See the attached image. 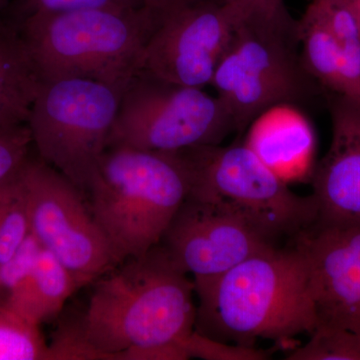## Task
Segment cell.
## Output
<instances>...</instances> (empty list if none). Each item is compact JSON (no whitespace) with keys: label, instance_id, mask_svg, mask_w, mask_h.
Masks as SVG:
<instances>
[{"label":"cell","instance_id":"17","mask_svg":"<svg viewBox=\"0 0 360 360\" xmlns=\"http://www.w3.org/2000/svg\"><path fill=\"white\" fill-rule=\"evenodd\" d=\"M297 32L303 65L310 77L323 91L354 98L340 47L323 18L311 4L302 20H297Z\"/></svg>","mask_w":360,"mask_h":360},{"label":"cell","instance_id":"19","mask_svg":"<svg viewBox=\"0 0 360 360\" xmlns=\"http://www.w3.org/2000/svg\"><path fill=\"white\" fill-rule=\"evenodd\" d=\"M0 360H49L40 324L6 300L0 302Z\"/></svg>","mask_w":360,"mask_h":360},{"label":"cell","instance_id":"15","mask_svg":"<svg viewBox=\"0 0 360 360\" xmlns=\"http://www.w3.org/2000/svg\"><path fill=\"white\" fill-rule=\"evenodd\" d=\"M42 78L15 25L0 20V130L27 124Z\"/></svg>","mask_w":360,"mask_h":360},{"label":"cell","instance_id":"27","mask_svg":"<svg viewBox=\"0 0 360 360\" xmlns=\"http://www.w3.org/2000/svg\"><path fill=\"white\" fill-rule=\"evenodd\" d=\"M144 6L155 13L158 18L174 11L189 0H143Z\"/></svg>","mask_w":360,"mask_h":360},{"label":"cell","instance_id":"14","mask_svg":"<svg viewBox=\"0 0 360 360\" xmlns=\"http://www.w3.org/2000/svg\"><path fill=\"white\" fill-rule=\"evenodd\" d=\"M246 131V146L286 184L311 180L316 165V134L297 105L272 106Z\"/></svg>","mask_w":360,"mask_h":360},{"label":"cell","instance_id":"28","mask_svg":"<svg viewBox=\"0 0 360 360\" xmlns=\"http://www.w3.org/2000/svg\"><path fill=\"white\" fill-rule=\"evenodd\" d=\"M349 4H352L355 14H356L357 20H359L360 26V0H348Z\"/></svg>","mask_w":360,"mask_h":360},{"label":"cell","instance_id":"11","mask_svg":"<svg viewBox=\"0 0 360 360\" xmlns=\"http://www.w3.org/2000/svg\"><path fill=\"white\" fill-rule=\"evenodd\" d=\"M160 245L193 279L214 278L277 246L224 206L189 195Z\"/></svg>","mask_w":360,"mask_h":360},{"label":"cell","instance_id":"22","mask_svg":"<svg viewBox=\"0 0 360 360\" xmlns=\"http://www.w3.org/2000/svg\"><path fill=\"white\" fill-rule=\"evenodd\" d=\"M143 0H11L4 18L18 26L21 21L33 14L63 13V11H85V9H139Z\"/></svg>","mask_w":360,"mask_h":360},{"label":"cell","instance_id":"2","mask_svg":"<svg viewBox=\"0 0 360 360\" xmlns=\"http://www.w3.org/2000/svg\"><path fill=\"white\" fill-rule=\"evenodd\" d=\"M194 330L243 347L311 335L317 315L309 267L295 245L248 258L221 276L193 279Z\"/></svg>","mask_w":360,"mask_h":360},{"label":"cell","instance_id":"12","mask_svg":"<svg viewBox=\"0 0 360 360\" xmlns=\"http://www.w3.org/2000/svg\"><path fill=\"white\" fill-rule=\"evenodd\" d=\"M293 245L309 267L317 326L360 333V227L314 224Z\"/></svg>","mask_w":360,"mask_h":360},{"label":"cell","instance_id":"29","mask_svg":"<svg viewBox=\"0 0 360 360\" xmlns=\"http://www.w3.org/2000/svg\"><path fill=\"white\" fill-rule=\"evenodd\" d=\"M11 1V0H0V20L4 18V13H6V9L8 8Z\"/></svg>","mask_w":360,"mask_h":360},{"label":"cell","instance_id":"24","mask_svg":"<svg viewBox=\"0 0 360 360\" xmlns=\"http://www.w3.org/2000/svg\"><path fill=\"white\" fill-rule=\"evenodd\" d=\"M42 248L37 238L30 232L15 252L0 264V302L6 300L14 286L32 272Z\"/></svg>","mask_w":360,"mask_h":360},{"label":"cell","instance_id":"8","mask_svg":"<svg viewBox=\"0 0 360 360\" xmlns=\"http://www.w3.org/2000/svg\"><path fill=\"white\" fill-rule=\"evenodd\" d=\"M234 131L233 120L219 97L141 70L123 91L108 146L172 153L219 146Z\"/></svg>","mask_w":360,"mask_h":360},{"label":"cell","instance_id":"13","mask_svg":"<svg viewBox=\"0 0 360 360\" xmlns=\"http://www.w3.org/2000/svg\"><path fill=\"white\" fill-rule=\"evenodd\" d=\"M333 125L330 146L311 181L319 226L360 227V101L323 91Z\"/></svg>","mask_w":360,"mask_h":360},{"label":"cell","instance_id":"3","mask_svg":"<svg viewBox=\"0 0 360 360\" xmlns=\"http://www.w3.org/2000/svg\"><path fill=\"white\" fill-rule=\"evenodd\" d=\"M189 191L191 174L179 151L111 146L85 193L94 219L123 262L160 245Z\"/></svg>","mask_w":360,"mask_h":360},{"label":"cell","instance_id":"5","mask_svg":"<svg viewBox=\"0 0 360 360\" xmlns=\"http://www.w3.org/2000/svg\"><path fill=\"white\" fill-rule=\"evenodd\" d=\"M160 18L139 9L37 13L16 26L42 79L86 78L127 87Z\"/></svg>","mask_w":360,"mask_h":360},{"label":"cell","instance_id":"7","mask_svg":"<svg viewBox=\"0 0 360 360\" xmlns=\"http://www.w3.org/2000/svg\"><path fill=\"white\" fill-rule=\"evenodd\" d=\"M125 87L86 78L42 79L27 127L39 158L86 193Z\"/></svg>","mask_w":360,"mask_h":360},{"label":"cell","instance_id":"25","mask_svg":"<svg viewBox=\"0 0 360 360\" xmlns=\"http://www.w3.org/2000/svg\"><path fill=\"white\" fill-rule=\"evenodd\" d=\"M32 143L27 124L0 130V184L13 176L30 156Z\"/></svg>","mask_w":360,"mask_h":360},{"label":"cell","instance_id":"23","mask_svg":"<svg viewBox=\"0 0 360 360\" xmlns=\"http://www.w3.org/2000/svg\"><path fill=\"white\" fill-rule=\"evenodd\" d=\"M180 347L189 359L205 360H264L270 355L267 350L255 347H243L214 340L193 330L179 341Z\"/></svg>","mask_w":360,"mask_h":360},{"label":"cell","instance_id":"16","mask_svg":"<svg viewBox=\"0 0 360 360\" xmlns=\"http://www.w3.org/2000/svg\"><path fill=\"white\" fill-rule=\"evenodd\" d=\"M78 288L70 270L42 248L32 272L14 286L6 302L41 324L56 317Z\"/></svg>","mask_w":360,"mask_h":360},{"label":"cell","instance_id":"4","mask_svg":"<svg viewBox=\"0 0 360 360\" xmlns=\"http://www.w3.org/2000/svg\"><path fill=\"white\" fill-rule=\"evenodd\" d=\"M210 85L238 134L272 106L323 94L303 65L297 20L285 4L239 16Z\"/></svg>","mask_w":360,"mask_h":360},{"label":"cell","instance_id":"6","mask_svg":"<svg viewBox=\"0 0 360 360\" xmlns=\"http://www.w3.org/2000/svg\"><path fill=\"white\" fill-rule=\"evenodd\" d=\"M191 174L189 196L217 203L243 217L262 236L295 238L315 224L314 196L298 195L245 143L179 150Z\"/></svg>","mask_w":360,"mask_h":360},{"label":"cell","instance_id":"1","mask_svg":"<svg viewBox=\"0 0 360 360\" xmlns=\"http://www.w3.org/2000/svg\"><path fill=\"white\" fill-rule=\"evenodd\" d=\"M193 281L162 245L97 279L78 321L101 360H179L196 321Z\"/></svg>","mask_w":360,"mask_h":360},{"label":"cell","instance_id":"21","mask_svg":"<svg viewBox=\"0 0 360 360\" xmlns=\"http://www.w3.org/2000/svg\"><path fill=\"white\" fill-rule=\"evenodd\" d=\"M305 345L292 348L288 360H360V333L316 326Z\"/></svg>","mask_w":360,"mask_h":360},{"label":"cell","instance_id":"26","mask_svg":"<svg viewBox=\"0 0 360 360\" xmlns=\"http://www.w3.org/2000/svg\"><path fill=\"white\" fill-rule=\"evenodd\" d=\"M236 9L240 16L262 9L283 6V0H217Z\"/></svg>","mask_w":360,"mask_h":360},{"label":"cell","instance_id":"20","mask_svg":"<svg viewBox=\"0 0 360 360\" xmlns=\"http://www.w3.org/2000/svg\"><path fill=\"white\" fill-rule=\"evenodd\" d=\"M18 172L0 184V264L15 252L30 232L27 200Z\"/></svg>","mask_w":360,"mask_h":360},{"label":"cell","instance_id":"18","mask_svg":"<svg viewBox=\"0 0 360 360\" xmlns=\"http://www.w3.org/2000/svg\"><path fill=\"white\" fill-rule=\"evenodd\" d=\"M340 47L354 98L360 101V26L348 0H312Z\"/></svg>","mask_w":360,"mask_h":360},{"label":"cell","instance_id":"10","mask_svg":"<svg viewBox=\"0 0 360 360\" xmlns=\"http://www.w3.org/2000/svg\"><path fill=\"white\" fill-rule=\"evenodd\" d=\"M239 16L217 0H189L160 18L144 49L141 70L186 86L212 84Z\"/></svg>","mask_w":360,"mask_h":360},{"label":"cell","instance_id":"9","mask_svg":"<svg viewBox=\"0 0 360 360\" xmlns=\"http://www.w3.org/2000/svg\"><path fill=\"white\" fill-rule=\"evenodd\" d=\"M18 174L30 232L70 270L79 288L122 264L87 207L84 193L68 177L41 158L30 156Z\"/></svg>","mask_w":360,"mask_h":360}]
</instances>
